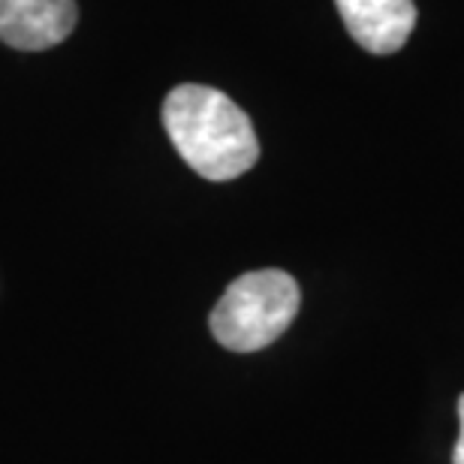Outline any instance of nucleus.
<instances>
[{"mask_svg": "<svg viewBox=\"0 0 464 464\" xmlns=\"http://www.w3.org/2000/svg\"><path fill=\"white\" fill-rule=\"evenodd\" d=\"M163 127L181 160L208 181H232L259 160V139L245 109L215 88H175L163 103Z\"/></svg>", "mask_w": 464, "mask_h": 464, "instance_id": "nucleus-1", "label": "nucleus"}, {"mask_svg": "<svg viewBox=\"0 0 464 464\" xmlns=\"http://www.w3.org/2000/svg\"><path fill=\"white\" fill-rule=\"evenodd\" d=\"M299 284L281 268H259L227 286L211 311V335L227 350L254 353L268 347L290 329L299 314Z\"/></svg>", "mask_w": 464, "mask_h": 464, "instance_id": "nucleus-2", "label": "nucleus"}, {"mask_svg": "<svg viewBox=\"0 0 464 464\" xmlns=\"http://www.w3.org/2000/svg\"><path fill=\"white\" fill-rule=\"evenodd\" d=\"M76 22V0H0V40L22 52L63 43Z\"/></svg>", "mask_w": 464, "mask_h": 464, "instance_id": "nucleus-3", "label": "nucleus"}, {"mask_svg": "<svg viewBox=\"0 0 464 464\" xmlns=\"http://www.w3.org/2000/svg\"><path fill=\"white\" fill-rule=\"evenodd\" d=\"M350 36L371 54H392L416 27L413 0H335Z\"/></svg>", "mask_w": 464, "mask_h": 464, "instance_id": "nucleus-4", "label": "nucleus"}, {"mask_svg": "<svg viewBox=\"0 0 464 464\" xmlns=\"http://www.w3.org/2000/svg\"><path fill=\"white\" fill-rule=\"evenodd\" d=\"M452 464H464V438H459L456 450H452Z\"/></svg>", "mask_w": 464, "mask_h": 464, "instance_id": "nucleus-5", "label": "nucleus"}, {"mask_svg": "<svg viewBox=\"0 0 464 464\" xmlns=\"http://www.w3.org/2000/svg\"><path fill=\"white\" fill-rule=\"evenodd\" d=\"M459 422H461V438H464V395L459 398Z\"/></svg>", "mask_w": 464, "mask_h": 464, "instance_id": "nucleus-6", "label": "nucleus"}]
</instances>
